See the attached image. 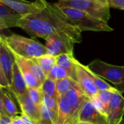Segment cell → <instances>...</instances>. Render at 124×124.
<instances>
[{"mask_svg":"<svg viewBox=\"0 0 124 124\" xmlns=\"http://www.w3.org/2000/svg\"><path fill=\"white\" fill-rule=\"evenodd\" d=\"M17 27L32 37L46 39L52 35H58L74 44L81 43L82 41V31L55 4L49 2L42 10L23 16Z\"/></svg>","mask_w":124,"mask_h":124,"instance_id":"obj_1","label":"cell"},{"mask_svg":"<svg viewBox=\"0 0 124 124\" xmlns=\"http://www.w3.org/2000/svg\"><path fill=\"white\" fill-rule=\"evenodd\" d=\"M1 39L13 54L25 59H33L48 54L46 46L39 41L17 34L5 36Z\"/></svg>","mask_w":124,"mask_h":124,"instance_id":"obj_2","label":"cell"},{"mask_svg":"<svg viewBox=\"0 0 124 124\" xmlns=\"http://www.w3.org/2000/svg\"><path fill=\"white\" fill-rule=\"evenodd\" d=\"M55 4L57 7L79 9L106 23L110 18V7L108 0H65L59 1Z\"/></svg>","mask_w":124,"mask_h":124,"instance_id":"obj_3","label":"cell"},{"mask_svg":"<svg viewBox=\"0 0 124 124\" xmlns=\"http://www.w3.org/2000/svg\"><path fill=\"white\" fill-rule=\"evenodd\" d=\"M64 15L81 31H113L112 28L108 23L97 19L89 14L79 9L58 7Z\"/></svg>","mask_w":124,"mask_h":124,"instance_id":"obj_4","label":"cell"},{"mask_svg":"<svg viewBox=\"0 0 124 124\" xmlns=\"http://www.w3.org/2000/svg\"><path fill=\"white\" fill-rule=\"evenodd\" d=\"M86 67L100 78L109 81L114 85L120 84L124 81V66L111 65L95 59Z\"/></svg>","mask_w":124,"mask_h":124,"instance_id":"obj_5","label":"cell"},{"mask_svg":"<svg viewBox=\"0 0 124 124\" xmlns=\"http://www.w3.org/2000/svg\"><path fill=\"white\" fill-rule=\"evenodd\" d=\"M0 2L7 6L17 14L24 16L42 10L47 1L46 0H0Z\"/></svg>","mask_w":124,"mask_h":124,"instance_id":"obj_6","label":"cell"},{"mask_svg":"<svg viewBox=\"0 0 124 124\" xmlns=\"http://www.w3.org/2000/svg\"><path fill=\"white\" fill-rule=\"evenodd\" d=\"M76 72L77 83L85 95L90 100L93 99L99 90L91 78L86 65H82L77 60H76Z\"/></svg>","mask_w":124,"mask_h":124,"instance_id":"obj_7","label":"cell"},{"mask_svg":"<svg viewBox=\"0 0 124 124\" xmlns=\"http://www.w3.org/2000/svg\"><path fill=\"white\" fill-rule=\"evenodd\" d=\"M124 97L122 93L116 90L113 92L106 116L107 124H121L124 119Z\"/></svg>","mask_w":124,"mask_h":124,"instance_id":"obj_8","label":"cell"},{"mask_svg":"<svg viewBox=\"0 0 124 124\" xmlns=\"http://www.w3.org/2000/svg\"><path fill=\"white\" fill-rule=\"evenodd\" d=\"M45 40L49 54L56 57L62 54H73L75 44L70 41L58 35H52Z\"/></svg>","mask_w":124,"mask_h":124,"instance_id":"obj_9","label":"cell"},{"mask_svg":"<svg viewBox=\"0 0 124 124\" xmlns=\"http://www.w3.org/2000/svg\"><path fill=\"white\" fill-rule=\"evenodd\" d=\"M75 121H87L94 124H107L105 118L97 110L91 100H88L84 103Z\"/></svg>","mask_w":124,"mask_h":124,"instance_id":"obj_10","label":"cell"},{"mask_svg":"<svg viewBox=\"0 0 124 124\" xmlns=\"http://www.w3.org/2000/svg\"><path fill=\"white\" fill-rule=\"evenodd\" d=\"M65 96L66 97V98L68 99V100L70 104L73 113V117H74L73 121H75L78 114V112L81 108V107L83 106L84 103L86 100L90 99H89L85 95V94L83 92L78 83L76 81H74L72 86L65 94Z\"/></svg>","mask_w":124,"mask_h":124,"instance_id":"obj_11","label":"cell"},{"mask_svg":"<svg viewBox=\"0 0 124 124\" xmlns=\"http://www.w3.org/2000/svg\"><path fill=\"white\" fill-rule=\"evenodd\" d=\"M14 62L15 58L12 52L7 46L1 39L0 42V65L9 86L12 84Z\"/></svg>","mask_w":124,"mask_h":124,"instance_id":"obj_12","label":"cell"},{"mask_svg":"<svg viewBox=\"0 0 124 124\" xmlns=\"http://www.w3.org/2000/svg\"><path fill=\"white\" fill-rule=\"evenodd\" d=\"M14 96L21 108L22 113L28 116L35 124H41L39 108L31 100L27 92L22 95L14 94Z\"/></svg>","mask_w":124,"mask_h":124,"instance_id":"obj_13","label":"cell"},{"mask_svg":"<svg viewBox=\"0 0 124 124\" xmlns=\"http://www.w3.org/2000/svg\"><path fill=\"white\" fill-rule=\"evenodd\" d=\"M74 121L70 104L65 95L58 99L57 121L56 124H71Z\"/></svg>","mask_w":124,"mask_h":124,"instance_id":"obj_14","label":"cell"},{"mask_svg":"<svg viewBox=\"0 0 124 124\" xmlns=\"http://www.w3.org/2000/svg\"><path fill=\"white\" fill-rule=\"evenodd\" d=\"M23 16L0 2V25L4 28L17 27L19 20Z\"/></svg>","mask_w":124,"mask_h":124,"instance_id":"obj_15","label":"cell"},{"mask_svg":"<svg viewBox=\"0 0 124 124\" xmlns=\"http://www.w3.org/2000/svg\"><path fill=\"white\" fill-rule=\"evenodd\" d=\"M13 56L15 58V61L18 65L21 70V73L23 74L27 88H41V84L38 81V79L35 77V76L30 70L29 68L28 67L26 64L25 59L18 57L15 54H13Z\"/></svg>","mask_w":124,"mask_h":124,"instance_id":"obj_16","label":"cell"},{"mask_svg":"<svg viewBox=\"0 0 124 124\" xmlns=\"http://www.w3.org/2000/svg\"><path fill=\"white\" fill-rule=\"evenodd\" d=\"M27 86L23 78L21 70L18 65L15 61L13 65V73L12 84L10 85L9 90L13 94L22 95L27 92Z\"/></svg>","mask_w":124,"mask_h":124,"instance_id":"obj_17","label":"cell"},{"mask_svg":"<svg viewBox=\"0 0 124 124\" xmlns=\"http://www.w3.org/2000/svg\"><path fill=\"white\" fill-rule=\"evenodd\" d=\"M56 65L64 68L70 78L74 81H77L76 72V60L73 54H62L56 56Z\"/></svg>","mask_w":124,"mask_h":124,"instance_id":"obj_18","label":"cell"},{"mask_svg":"<svg viewBox=\"0 0 124 124\" xmlns=\"http://www.w3.org/2000/svg\"><path fill=\"white\" fill-rule=\"evenodd\" d=\"M115 91H110V90L99 91L98 93L95 95V97L91 100L92 103L95 106V108L105 118V119L107 116L109 103H110L113 92Z\"/></svg>","mask_w":124,"mask_h":124,"instance_id":"obj_19","label":"cell"},{"mask_svg":"<svg viewBox=\"0 0 124 124\" xmlns=\"http://www.w3.org/2000/svg\"><path fill=\"white\" fill-rule=\"evenodd\" d=\"M2 101H3L4 113L7 116L12 118L21 113L18 111L17 106L12 98L9 95L7 92L3 90V88H2Z\"/></svg>","mask_w":124,"mask_h":124,"instance_id":"obj_20","label":"cell"},{"mask_svg":"<svg viewBox=\"0 0 124 124\" xmlns=\"http://www.w3.org/2000/svg\"><path fill=\"white\" fill-rule=\"evenodd\" d=\"M41 124H56L57 121V114L48 109L44 105L41 104L38 106Z\"/></svg>","mask_w":124,"mask_h":124,"instance_id":"obj_21","label":"cell"},{"mask_svg":"<svg viewBox=\"0 0 124 124\" xmlns=\"http://www.w3.org/2000/svg\"><path fill=\"white\" fill-rule=\"evenodd\" d=\"M45 75L47 76L52 68L56 65V57L51 54H46L41 57L35 58Z\"/></svg>","mask_w":124,"mask_h":124,"instance_id":"obj_22","label":"cell"},{"mask_svg":"<svg viewBox=\"0 0 124 124\" xmlns=\"http://www.w3.org/2000/svg\"><path fill=\"white\" fill-rule=\"evenodd\" d=\"M26 64L28 67L29 68L30 70L32 72V73L35 76V77L38 79V81L42 84V83L46 80V76L35 60L33 59H25Z\"/></svg>","mask_w":124,"mask_h":124,"instance_id":"obj_23","label":"cell"},{"mask_svg":"<svg viewBox=\"0 0 124 124\" xmlns=\"http://www.w3.org/2000/svg\"><path fill=\"white\" fill-rule=\"evenodd\" d=\"M41 89L44 94V95L54 98L58 100L59 96L57 92L56 89V81L46 78V80L42 83Z\"/></svg>","mask_w":124,"mask_h":124,"instance_id":"obj_24","label":"cell"},{"mask_svg":"<svg viewBox=\"0 0 124 124\" xmlns=\"http://www.w3.org/2000/svg\"><path fill=\"white\" fill-rule=\"evenodd\" d=\"M74 81L70 78H66L56 81V89L59 97L65 95L70 89Z\"/></svg>","mask_w":124,"mask_h":124,"instance_id":"obj_25","label":"cell"},{"mask_svg":"<svg viewBox=\"0 0 124 124\" xmlns=\"http://www.w3.org/2000/svg\"><path fill=\"white\" fill-rule=\"evenodd\" d=\"M46 78L52 79L54 81H57V80L70 78V77L68 76V73L64 68H62V67H60L57 65H55L52 68V69L50 70V72L47 75Z\"/></svg>","mask_w":124,"mask_h":124,"instance_id":"obj_26","label":"cell"},{"mask_svg":"<svg viewBox=\"0 0 124 124\" xmlns=\"http://www.w3.org/2000/svg\"><path fill=\"white\" fill-rule=\"evenodd\" d=\"M27 94L31 100L37 106L42 104L44 94L41 88H28Z\"/></svg>","mask_w":124,"mask_h":124,"instance_id":"obj_27","label":"cell"},{"mask_svg":"<svg viewBox=\"0 0 124 124\" xmlns=\"http://www.w3.org/2000/svg\"><path fill=\"white\" fill-rule=\"evenodd\" d=\"M42 104L44 105L48 109L52 110L55 113H58V100L44 95L42 100Z\"/></svg>","mask_w":124,"mask_h":124,"instance_id":"obj_28","label":"cell"},{"mask_svg":"<svg viewBox=\"0 0 124 124\" xmlns=\"http://www.w3.org/2000/svg\"><path fill=\"white\" fill-rule=\"evenodd\" d=\"M11 118L14 124H35V123L28 116L23 113Z\"/></svg>","mask_w":124,"mask_h":124,"instance_id":"obj_29","label":"cell"},{"mask_svg":"<svg viewBox=\"0 0 124 124\" xmlns=\"http://www.w3.org/2000/svg\"><path fill=\"white\" fill-rule=\"evenodd\" d=\"M0 87L3 89H10V86L1 68V65H0Z\"/></svg>","mask_w":124,"mask_h":124,"instance_id":"obj_30","label":"cell"},{"mask_svg":"<svg viewBox=\"0 0 124 124\" xmlns=\"http://www.w3.org/2000/svg\"><path fill=\"white\" fill-rule=\"evenodd\" d=\"M110 7L124 10V0H108Z\"/></svg>","mask_w":124,"mask_h":124,"instance_id":"obj_31","label":"cell"},{"mask_svg":"<svg viewBox=\"0 0 124 124\" xmlns=\"http://www.w3.org/2000/svg\"><path fill=\"white\" fill-rule=\"evenodd\" d=\"M0 124H14L12 118L7 115L4 114L1 116H0Z\"/></svg>","mask_w":124,"mask_h":124,"instance_id":"obj_32","label":"cell"},{"mask_svg":"<svg viewBox=\"0 0 124 124\" xmlns=\"http://www.w3.org/2000/svg\"><path fill=\"white\" fill-rule=\"evenodd\" d=\"M4 109H3V101H2V88L0 87V116L4 115Z\"/></svg>","mask_w":124,"mask_h":124,"instance_id":"obj_33","label":"cell"},{"mask_svg":"<svg viewBox=\"0 0 124 124\" xmlns=\"http://www.w3.org/2000/svg\"><path fill=\"white\" fill-rule=\"evenodd\" d=\"M119 92L121 93H124V81L121 83L120 84H117V85H115L114 86Z\"/></svg>","mask_w":124,"mask_h":124,"instance_id":"obj_34","label":"cell"},{"mask_svg":"<svg viewBox=\"0 0 124 124\" xmlns=\"http://www.w3.org/2000/svg\"><path fill=\"white\" fill-rule=\"evenodd\" d=\"M71 124H94L91 122H87V121H74Z\"/></svg>","mask_w":124,"mask_h":124,"instance_id":"obj_35","label":"cell"},{"mask_svg":"<svg viewBox=\"0 0 124 124\" xmlns=\"http://www.w3.org/2000/svg\"><path fill=\"white\" fill-rule=\"evenodd\" d=\"M2 29H4V27H3V26H1V25H0V31H1V30H2Z\"/></svg>","mask_w":124,"mask_h":124,"instance_id":"obj_36","label":"cell"},{"mask_svg":"<svg viewBox=\"0 0 124 124\" xmlns=\"http://www.w3.org/2000/svg\"><path fill=\"white\" fill-rule=\"evenodd\" d=\"M121 124H124V119H123V121H121Z\"/></svg>","mask_w":124,"mask_h":124,"instance_id":"obj_37","label":"cell"},{"mask_svg":"<svg viewBox=\"0 0 124 124\" xmlns=\"http://www.w3.org/2000/svg\"><path fill=\"white\" fill-rule=\"evenodd\" d=\"M1 35H0V42H1Z\"/></svg>","mask_w":124,"mask_h":124,"instance_id":"obj_38","label":"cell"},{"mask_svg":"<svg viewBox=\"0 0 124 124\" xmlns=\"http://www.w3.org/2000/svg\"><path fill=\"white\" fill-rule=\"evenodd\" d=\"M59 1H65V0H59Z\"/></svg>","mask_w":124,"mask_h":124,"instance_id":"obj_39","label":"cell"}]
</instances>
